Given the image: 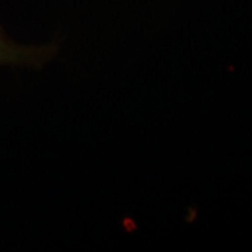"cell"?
<instances>
[{"instance_id":"6da1fadb","label":"cell","mask_w":252,"mask_h":252,"mask_svg":"<svg viewBox=\"0 0 252 252\" xmlns=\"http://www.w3.org/2000/svg\"><path fill=\"white\" fill-rule=\"evenodd\" d=\"M56 52L54 45L24 46L14 44L0 32V66H28L39 67Z\"/></svg>"}]
</instances>
